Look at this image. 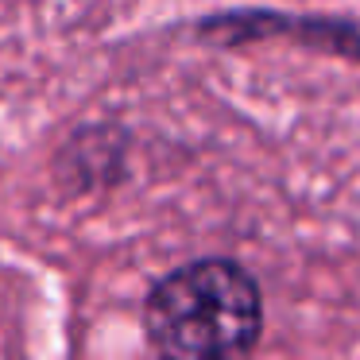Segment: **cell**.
<instances>
[{
    "mask_svg": "<svg viewBox=\"0 0 360 360\" xmlns=\"http://www.w3.org/2000/svg\"><path fill=\"white\" fill-rule=\"evenodd\" d=\"M264 326L259 287L233 259H198L159 279L143 329L163 360H240Z\"/></svg>",
    "mask_w": 360,
    "mask_h": 360,
    "instance_id": "cell-1",
    "label": "cell"
}]
</instances>
